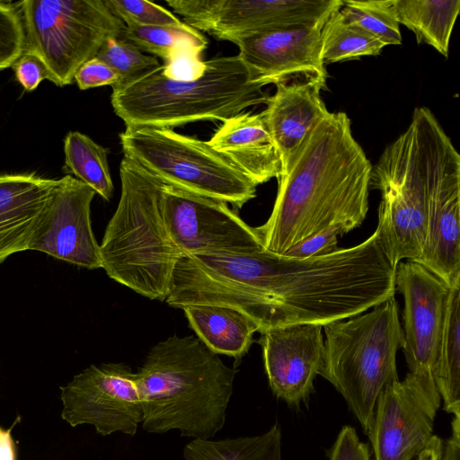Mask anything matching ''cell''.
<instances>
[{"instance_id":"cell-22","label":"cell","mask_w":460,"mask_h":460,"mask_svg":"<svg viewBox=\"0 0 460 460\" xmlns=\"http://www.w3.org/2000/svg\"><path fill=\"white\" fill-rule=\"evenodd\" d=\"M198 338L215 354L241 359L249 350L256 323L236 309L217 305L181 308Z\"/></svg>"},{"instance_id":"cell-29","label":"cell","mask_w":460,"mask_h":460,"mask_svg":"<svg viewBox=\"0 0 460 460\" xmlns=\"http://www.w3.org/2000/svg\"><path fill=\"white\" fill-rule=\"evenodd\" d=\"M95 57L118 75L119 82L115 85L133 81L160 66L156 58L119 38L107 40Z\"/></svg>"},{"instance_id":"cell-35","label":"cell","mask_w":460,"mask_h":460,"mask_svg":"<svg viewBox=\"0 0 460 460\" xmlns=\"http://www.w3.org/2000/svg\"><path fill=\"white\" fill-rule=\"evenodd\" d=\"M17 81L28 92L36 89L40 83L48 79V73L42 62L34 55L23 52L12 66Z\"/></svg>"},{"instance_id":"cell-25","label":"cell","mask_w":460,"mask_h":460,"mask_svg":"<svg viewBox=\"0 0 460 460\" xmlns=\"http://www.w3.org/2000/svg\"><path fill=\"white\" fill-rule=\"evenodd\" d=\"M185 460H282L278 424L267 432L222 440L192 439L183 448Z\"/></svg>"},{"instance_id":"cell-2","label":"cell","mask_w":460,"mask_h":460,"mask_svg":"<svg viewBox=\"0 0 460 460\" xmlns=\"http://www.w3.org/2000/svg\"><path fill=\"white\" fill-rule=\"evenodd\" d=\"M234 376L235 371L199 338L172 335L158 342L134 372L142 428L209 439L226 422Z\"/></svg>"},{"instance_id":"cell-37","label":"cell","mask_w":460,"mask_h":460,"mask_svg":"<svg viewBox=\"0 0 460 460\" xmlns=\"http://www.w3.org/2000/svg\"><path fill=\"white\" fill-rule=\"evenodd\" d=\"M0 460H16L15 444L9 429L0 427Z\"/></svg>"},{"instance_id":"cell-11","label":"cell","mask_w":460,"mask_h":460,"mask_svg":"<svg viewBox=\"0 0 460 460\" xmlns=\"http://www.w3.org/2000/svg\"><path fill=\"white\" fill-rule=\"evenodd\" d=\"M441 398L435 381L408 373L379 394L367 433L375 460H413L433 437Z\"/></svg>"},{"instance_id":"cell-3","label":"cell","mask_w":460,"mask_h":460,"mask_svg":"<svg viewBox=\"0 0 460 460\" xmlns=\"http://www.w3.org/2000/svg\"><path fill=\"white\" fill-rule=\"evenodd\" d=\"M268 95L236 56L205 61L201 75L178 79L163 65L112 86L115 114L129 128H172L198 121H224L246 108L266 104Z\"/></svg>"},{"instance_id":"cell-17","label":"cell","mask_w":460,"mask_h":460,"mask_svg":"<svg viewBox=\"0 0 460 460\" xmlns=\"http://www.w3.org/2000/svg\"><path fill=\"white\" fill-rule=\"evenodd\" d=\"M261 334L265 373L273 394L294 408L306 404L324 365L323 326L292 324Z\"/></svg>"},{"instance_id":"cell-20","label":"cell","mask_w":460,"mask_h":460,"mask_svg":"<svg viewBox=\"0 0 460 460\" xmlns=\"http://www.w3.org/2000/svg\"><path fill=\"white\" fill-rule=\"evenodd\" d=\"M208 143L256 186L281 174L279 155L261 112H241L224 120Z\"/></svg>"},{"instance_id":"cell-34","label":"cell","mask_w":460,"mask_h":460,"mask_svg":"<svg viewBox=\"0 0 460 460\" xmlns=\"http://www.w3.org/2000/svg\"><path fill=\"white\" fill-rule=\"evenodd\" d=\"M339 237L335 230L326 229L297 243L284 255L301 259L327 255L339 249Z\"/></svg>"},{"instance_id":"cell-33","label":"cell","mask_w":460,"mask_h":460,"mask_svg":"<svg viewBox=\"0 0 460 460\" xmlns=\"http://www.w3.org/2000/svg\"><path fill=\"white\" fill-rule=\"evenodd\" d=\"M75 81L79 89L86 90L104 85L113 86L119 82V76L105 62L94 57L80 66Z\"/></svg>"},{"instance_id":"cell-10","label":"cell","mask_w":460,"mask_h":460,"mask_svg":"<svg viewBox=\"0 0 460 460\" xmlns=\"http://www.w3.org/2000/svg\"><path fill=\"white\" fill-rule=\"evenodd\" d=\"M161 209L169 241L181 258L250 252L261 246L254 227L223 201L164 184Z\"/></svg>"},{"instance_id":"cell-31","label":"cell","mask_w":460,"mask_h":460,"mask_svg":"<svg viewBox=\"0 0 460 460\" xmlns=\"http://www.w3.org/2000/svg\"><path fill=\"white\" fill-rule=\"evenodd\" d=\"M24 49V31L13 4L0 2V71L13 66Z\"/></svg>"},{"instance_id":"cell-13","label":"cell","mask_w":460,"mask_h":460,"mask_svg":"<svg viewBox=\"0 0 460 460\" xmlns=\"http://www.w3.org/2000/svg\"><path fill=\"white\" fill-rule=\"evenodd\" d=\"M193 29L220 40L296 27L324 20L331 0H167Z\"/></svg>"},{"instance_id":"cell-4","label":"cell","mask_w":460,"mask_h":460,"mask_svg":"<svg viewBox=\"0 0 460 460\" xmlns=\"http://www.w3.org/2000/svg\"><path fill=\"white\" fill-rule=\"evenodd\" d=\"M119 175V201L100 244L102 269L136 293L164 301L181 259L163 220L164 183L126 156Z\"/></svg>"},{"instance_id":"cell-21","label":"cell","mask_w":460,"mask_h":460,"mask_svg":"<svg viewBox=\"0 0 460 460\" xmlns=\"http://www.w3.org/2000/svg\"><path fill=\"white\" fill-rule=\"evenodd\" d=\"M119 39L142 52L164 60L165 75L178 79H192L202 75L205 61L201 52L208 40L200 31L188 24L184 27L125 25Z\"/></svg>"},{"instance_id":"cell-15","label":"cell","mask_w":460,"mask_h":460,"mask_svg":"<svg viewBox=\"0 0 460 460\" xmlns=\"http://www.w3.org/2000/svg\"><path fill=\"white\" fill-rule=\"evenodd\" d=\"M404 307L402 348L410 373L434 380L449 287L421 264L407 260L395 271Z\"/></svg>"},{"instance_id":"cell-26","label":"cell","mask_w":460,"mask_h":460,"mask_svg":"<svg viewBox=\"0 0 460 460\" xmlns=\"http://www.w3.org/2000/svg\"><path fill=\"white\" fill-rule=\"evenodd\" d=\"M108 153L107 148L81 132L69 131L65 137L63 170L107 201L112 198L114 190Z\"/></svg>"},{"instance_id":"cell-1","label":"cell","mask_w":460,"mask_h":460,"mask_svg":"<svg viewBox=\"0 0 460 460\" xmlns=\"http://www.w3.org/2000/svg\"><path fill=\"white\" fill-rule=\"evenodd\" d=\"M372 164L344 111L329 112L291 155L278 180L268 220L254 227L261 246L284 255L326 229L340 236L368 211Z\"/></svg>"},{"instance_id":"cell-16","label":"cell","mask_w":460,"mask_h":460,"mask_svg":"<svg viewBox=\"0 0 460 460\" xmlns=\"http://www.w3.org/2000/svg\"><path fill=\"white\" fill-rule=\"evenodd\" d=\"M95 194L72 175L58 179L30 250L89 270L102 269L100 244L91 222V203Z\"/></svg>"},{"instance_id":"cell-36","label":"cell","mask_w":460,"mask_h":460,"mask_svg":"<svg viewBox=\"0 0 460 460\" xmlns=\"http://www.w3.org/2000/svg\"><path fill=\"white\" fill-rule=\"evenodd\" d=\"M441 460H460V415L452 420V434L443 444Z\"/></svg>"},{"instance_id":"cell-24","label":"cell","mask_w":460,"mask_h":460,"mask_svg":"<svg viewBox=\"0 0 460 460\" xmlns=\"http://www.w3.org/2000/svg\"><path fill=\"white\" fill-rule=\"evenodd\" d=\"M394 10L399 24L411 31L419 44L429 45L448 57L459 0H394Z\"/></svg>"},{"instance_id":"cell-5","label":"cell","mask_w":460,"mask_h":460,"mask_svg":"<svg viewBox=\"0 0 460 460\" xmlns=\"http://www.w3.org/2000/svg\"><path fill=\"white\" fill-rule=\"evenodd\" d=\"M373 308L323 326L325 355L320 376L341 394L366 435L380 393L399 380L396 354L404 346L395 297Z\"/></svg>"},{"instance_id":"cell-28","label":"cell","mask_w":460,"mask_h":460,"mask_svg":"<svg viewBox=\"0 0 460 460\" xmlns=\"http://www.w3.org/2000/svg\"><path fill=\"white\" fill-rule=\"evenodd\" d=\"M340 12L348 22L373 35L385 46L402 44L394 0H347Z\"/></svg>"},{"instance_id":"cell-18","label":"cell","mask_w":460,"mask_h":460,"mask_svg":"<svg viewBox=\"0 0 460 460\" xmlns=\"http://www.w3.org/2000/svg\"><path fill=\"white\" fill-rule=\"evenodd\" d=\"M58 179L0 172V263L30 250Z\"/></svg>"},{"instance_id":"cell-23","label":"cell","mask_w":460,"mask_h":460,"mask_svg":"<svg viewBox=\"0 0 460 460\" xmlns=\"http://www.w3.org/2000/svg\"><path fill=\"white\" fill-rule=\"evenodd\" d=\"M433 376L443 410L460 415V281L449 287Z\"/></svg>"},{"instance_id":"cell-27","label":"cell","mask_w":460,"mask_h":460,"mask_svg":"<svg viewBox=\"0 0 460 460\" xmlns=\"http://www.w3.org/2000/svg\"><path fill=\"white\" fill-rule=\"evenodd\" d=\"M385 47L373 35L348 22L340 9L330 13L321 31V58L324 65L376 57Z\"/></svg>"},{"instance_id":"cell-30","label":"cell","mask_w":460,"mask_h":460,"mask_svg":"<svg viewBox=\"0 0 460 460\" xmlns=\"http://www.w3.org/2000/svg\"><path fill=\"white\" fill-rule=\"evenodd\" d=\"M112 13L125 25L184 27L181 22L169 10L145 0H105Z\"/></svg>"},{"instance_id":"cell-32","label":"cell","mask_w":460,"mask_h":460,"mask_svg":"<svg viewBox=\"0 0 460 460\" xmlns=\"http://www.w3.org/2000/svg\"><path fill=\"white\" fill-rule=\"evenodd\" d=\"M327 455L329 460H371L368 446L348 425L341 428Z\"/></svg>"},{"instance_id":"cell-6","label":"cell","mask_w":460,"mask_h":460,"mask_svg":"<svg viewBox=\"0 0 460 460\" xmlns=\"http://www.w3.org/2000/svg\"><path fill=\"white\" fill-rule=\"evenodd\" d=\"M124 156L164 184L241 208L257 186L208 141L164 128H129L119 134Z\"/></svg>"},{"instance_id":"cell-9","label":"cell","mask_w":460,"mask_h":460,"mask_svg":"<svg viewBox=\"0 0 460 460\" xmlns=\"http://www.w3.org/2000/svg\"><path fill=\"white\" fill-rule=\"evenodd\" d=\"M427 191L426 234L414 261L447 286L460 281V155L433 112L415 108Z\"/></svg>"},{"instance_id":"cell-19","label":"cell","mask_w":460,"mask_h":460,"mask_svg":"<svg viewBox=\"0 0 460 460\" xmlns=\"http://www.w3.org/2000/svg\"><path fill=\"white\" fill-rule=\"evenodd\" d=\"M322 91L313 82L290 81L277 84L275 93L269 96L261 113L282 170L306 135L330 112Z\"/></svg>"},{"instance_id":"cell-12","label":"cell","mask_w":460,"mask_h":460,"mask_svg":"<svg viewBox=\"0 0 460 460\" xmlns=\"http://www.w3.org/2000/svg\"><path fill=\"white\" fill-rule=\"evenodd\" d=\"M60 391L61 417L72 427L89 424L102 436H133L143 421L134 372L126 364L91 365Z\"/></svg>"},{"instance_id":"cell-7","label":"cell","mask_w":460,"mask_h":460,"mask_svg":"<svg viewBox=\"0 0 460 460\" xmlns=\"http://www.w3.org/2000/svg\"><path fill=\"white\" fill-rule=\"evenodd\" d=\"M24 31L23 52L45 66L48 80L63 87L125 28L105 0H25L13 3Z\"/></svg>"},{"instance_id":"cell-8","label":"cell","mask_w":460,"mask_h":460,"mask_svg":"<svg viewBox=\"0 0 460 460\" xmlns=\"http://www.w3.org/2000/svg\"><path fill=\"white\" fill-rule=\"evenodd\" d=\"M378 190L381 249L396 270L402 260L422 252L427 222V191L420 136L412 115L407 128L383 151L372 166L370 189Z\"/></svg>"},{"instance_id":"cell-38","label":"cell","mask_w":460,"mask_h":460,"mask_svg":"<svg viewBox=\"0 0 460 460\" xmlns=\"http://www.w3.org/2000/svg\"><path fill=\"white\" fill-rule=\"evenodd\" d=\"M442 448L443 440L434 435L428 446L413 460H441Z\"/></svg>"},{"instance_id":"cell-14","label":"cell","mask_w":460,"mask_h":460,"mask_svg":"<svg viewBox=\"0 0 460 460\" xmlns=\"http://www.w3.org/2000/svg\"><path fill=\"white\" fill-rule=\"evenodd\" d=\"M325 20L252 33L233 43L254 81L262 87L308 81L325 90L328 75L321 58V31Z\"/></svg>"}]
</instances>
